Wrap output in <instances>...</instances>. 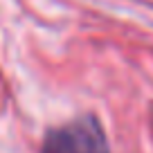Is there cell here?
I'll return each mask as SVG.
<instances>
[{
    "label": "cell",
    "mask_w": 153,
    "mask_h": 153,
    "mask_svg": "<svg viewBox=\"0 0 153 153\" xmlns=\"http://www.w3.org/2000/svg\"><path fill=\"white\" fill-rule=\"evenodd\" d=\"M41 153H110V149L97 117L83 115L68 124L50 128Z\"/></svg>",
    "instance_id": "obj_1"
}]
</instances>
